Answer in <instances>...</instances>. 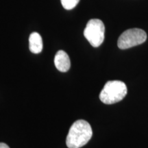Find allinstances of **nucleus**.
<instances>
[{
    "label": "nucleus",
    "instance_id": "obj_1",
    "mask_svg": "<svg viewBox=\"0 0 148 148\" xmlns=\"http://www.w3.org/2000/svg\"><path fill=\"white\" fill-rule=\"evenodd\" d=\"M92 136L91 126L86 121L80 119L73 123L66 139L69 148H80L89 141Z\"/></svg>",
    "mask_w": 148,
    "mask_h": 148
},
{
    "label": "nucleus",
    "instance_id": "obj_2",
    "mask_svg": "<svg viewBox=\"0 0 148 148\" xmlns=\"http://www.w3.org/2000/svg\"><path fill=\"white\" fill-rule=\"evenodd\" d=\"M127 86L119 80L108 81L99 94V99L103 103L112 104L121 101L126 95Z\"/></svg>",
    "mask_w": 148,
    "mask_h": 148
},
{
    "label": "nucleus",
    "instance_id": "obj_3",
    "mask_svg": "<svg viewBox=\"0 0 148 148\" xmlns=\"http://www.w3.org/2000/svg\"><path fill=\"white\" fill-rule=\"evenodd\" d=\"M105 26L100 19L92 18L86 24L84 31V36L94 47L100 46L104 40Z\"/></svg>",
    "mask_w": 148,
    "mask_h": 148
},
{
    "label": "nucleus",
    "instance_id": "obj_4",
    "mask_svg": "<svg viewBox=\"0 0 148 148\" xmlns=\"http://www.w3.org/2000/svg\"><path fill=\"white\" fill-rule=\"evenodd\" d=\"M147 39V34L139 28H132L125 30L118 39V47L121 49H126L143 43Z\"/></svg>",
    "mask_w": 148,
    "mask_h": 148
},
{
    "label": "nucleus",
    "instance_id": "obj_5",
    "mask_svg": "<svg viewBox=\"0 0 148 148\" xmlns=\"http://www.w3.org/2000/svg\"><path fill=\"white\" fill-rule=\"evenodd\" d=\"M54 64L56 69L61 72L69 71L71 66L70 58L65 51L59 50L56 53L54 58Z\"/></svg>",
    "mask_w": 148,
    "mask_h": 148
},
{
    "label": "nucleus",
    "instance_id": "obj_6",
    "mask_svg": "<svg viewBox=\"0 0 148 148\" xmlns=\"http://www.w3.org/2000/svg\"><path fill=\"white\" fill-rule=\"evenodd\" d=\"M29 49L33 53H39L42 50V37L38 32H32L29 37Z\"/></svg>",
    "mask_w": 148,
    "mask_h": 148
},
{
    "label": "nucleus",
    "instance_id": "obj_7",
    "mask_svg": "<svg viewBox=\"0 0 148 148\" xmlns=\"http://www.w3.org/2000/svg\"><path fill=\"white\" fill-rule=\"evenodd\" d=\"M62 5L65 10H70L75 8L79 0H60Z\"/></svg>",
    "mask_w": 148,
    "mask_h": 148
},
{
    "label": "nucleus",
    "instance_id": "obj_8",
    "mask_svg": "<svg viewBox=\"0 0 148 148\" xmlns=\"http://www.w3.org/2000/svg\"><path fill=\"white\" fill-rule=\"evenodd\" d=\"M0 148H10L8 145H6L5 143H0Z\"/></svg>",
    "mask_w": 148,
    "mask_h": 148
}]
</instances>
